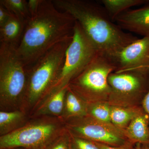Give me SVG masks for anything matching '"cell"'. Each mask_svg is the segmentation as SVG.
I'll use <instances>...</instances> for the list:
<instances>
[{"label": "cell", "instance_id": "cell-1", "mask_svg": "<svg viewBox=\"0 0 149 149\" xmlns=\"http://www.w3.org/2000/svg\"><path fill=\"white\" fill-rule=\"evenodd\" d=\"M76 20L56 7L52 0H42L37 13L25 24L17 52L27 68L60 42L74 34Z\"/></svg>", "mask_w": 149, "mask_h": 149}, {"label": "cell", "instance_id": "cell-2", "mask_svg": "<svg viewBox=\"0 0 149 149\" xmlns=\"http://www.w3.org/2000/svg\"><path fill=\"white\" fill-rule=\"evenodd\" d=\"M57 8L72 15L98 52L114 60L118 54L138 39L125 32L110 17L104 7L88 0H52Z\"/></svg>", "mask_w": 149, "mask_h": 149}, {"label": "cell", "instance_id": "cell-3", "mask_svg": "<svg viewBox=\"0 0 149 149\" xmlns=\"http://www.w3.org/2000/svg\"><path fill=\"white\" fill-rule=\"evenodd\" d=\"M73 37L60 42L27 68V88L21 110L29 116L42 102L61 71Z\"/></svg>", "mask_w": 149, "mask_h": 149}, {"label": "cell", "instance_id": "cell-4", "mask_svg": "<svg viewBox=\"0 0 149 149\" xmlns=\"http://www.w3.org/2000/svg\"><path fill=\"white\" fill-rule=\"evenodd\" d=\"M16 46L0 43V109L21 110L27 88V67Z\"/></svg>", "mask_w": 149, "mask_h": 149}, {"label": "cell", "instance_id": "cell-5", "mask_svg": "<svg viewBox=\"0 0 149 149\" xmlns=\"http://www.w3.org/2000/svg\"><path fill=\"white\" fill-rule=\"evenodd\" d=\"M116 70L112 58L98 52L87 66L70 82L68 87L88 103L108 102L111 91L109 76Z\"/></svg>", "mask_w": 149, "mask_h": 149}, {"label": "cell", "instance_id": "cell-6", "mask_svg": "<svg viewBox=\"0 0 149 149\" xmlns=\"http://www.w3.org/2000/svg\"><path fill=\"white\" fill-rule=\"evenodd\" d=\"M66 129L64 121L58 118H30L21 128L0 136V149H45Z\"/></svg>", "mask_w": 149, "mask_h": 149}, {"label": "cell", "instance_id": "cell-7", "mask_svg": "<svg viewBox=\"0 0 149 149\" xmlns=\"http://www.w3.org/2000/svg\"><path fill=\"white\" fill-rule=\"evenodd\" d=\"M98 52L76 21L73 39L67 50L63 67L40 104L55 93L68 87L70 82L87 66Z\"/></svg>", "mask_w": 149, "mask_h": 149}, {"label": "cell", "instance_id": "cell-8", "mask_svg": "<svg viewBox=\"0 0 149 149\" xmlns=\"http://www.w3.org/2000/svg\"><path fill=\"white\" fill-rule=\"evenodd\" d=\"M109 103L111 106H137L142 101L149 88V71L133 70L110 74Z\"/></svg>", "mask_w": 149, "mask_h": 149}, {"label": "cell", "instance_id": "cell-9", "mask_svg": "<svg viewBox=\"0 0 149 149\" xmlns=\"http://www.w3.org/2000/svg\"><path fill=\"white\" fill-rule=\"evenodd\" d=\"M65 123L73 136L113 146H129L124 130L112 123L100 122L87 116L71 118Z\"/></svg>", "mask_w": 149, "mask_h": 149}, {"label": "cell", "instance_id": "cell-10", "mask_svg": "<svg viewBox=\"0 0 149 149\" xmlns=\"http://www.w3.org/2000/svg\"><path fill=\"white\" fill-rule=\"evenodd\" d=\"M115 72L133 70L149 71V37H143L126 46L114 59Z\"/></svg>", "mask_w": 149, "mask_h": 149}, {"label": "cell", "instance_id": "cell-11", "mask_svg": "<svg viewBox=\"0 0 149 149\" xmlns=\"http://www.w3.org/2000/svg\"><path fill=\"white\" fill-rule=\"evenodd\" d=\"M114 21L124 31L149 37V2L141 8L124 12Z\"/></svg>", "mask_w": 149, "mask_h": 149}, {"label": "cell", "instance_id": "cell-12", "mask_svg": "<svg viewBox=\"0 0 149 149\" xmlns=\"http://www.w3.org/2000/svg\"><path fill=\"white\" fill-rule=\"evenodd\" d=\"M68 86L46 99L29 116L30 118L51 116L61 119Z\"/></svg>", "mask_w": 149, "mask_h": 149}, {"label": "cell", "instance_id": "cell-13", "mask_svg": "<svg viewBox=\"0 0 149 149\" xmlns=\"http://www.w3.org/2000/svg\"><path fill=\"white\" fill-rule=\"evenodd\" d=\"M124 134L130 143L149 144V117L146 112L132 120Z\"/></svg>", "mask_w": 149, "mask_h": 149}, {"label": "cell", "instance_id": "cell-14", "mask_svg": "<svg viewBox=\"0 0 149 149\" xmlns=\"http://www.w3.org/2000/svg\"><path fill=\"white\" fill-rule=\"evenodd\" d=\"M87 107L88 103L68 87L63 112L61 118L65 122L71 118L87 116Z\"/></svg>", "mask_w": 149, "mask_h": 149}, {"label": "cell", "instance_id": "cell-15", "mask_svg": "<svg viewBox=\"0 0 149 149\" xmlns=\"http://www.w3.org/2000/svg\"><path fill=\"white\" fill-rule=\"evenodd\" d=\"M26 22L13 15L0 27V43L18 47L20 43Z\"/></svg>", "mask_w": 149, "mask_h": 149}, {"label": "cell", "instance_id": "cell-16", "mask_svg": "<svg viewBox=\"0 0 149 149\" xmlns=\"http://www.w3.org/2000/svg\"><path fill=\"white\" fill-rule=\"evenodd\" d=\"M30 119L23 111H0V136H4L24 126Z\"/></svg>", "mask_w": 149, "mask_h": 149}, {"label": "cell", "instance_id": "cell-17", "mask_svg": "<svg viewBox=\"0 0 149 149\" xmlns=\"http://www.w3.org/2000/svg\"><path fill=\"white\" fill-rule=\"evenodd\" d=\"M144 111L143 107L138 105L129 107L111 106V123L117 128L124 130L132 120Z\"/></svg>", "mask_w": 149, "mask_h": 149}, {"label": "cell", "instance_id": "cell-18", "mask_svg": "<svg viewBox=\"0 0 149 149\" xmlns=\"http://www.w3.org/2000/svg\"><path fill=\"white\" fill-rule=\"evenodd\" d=\"M149 0H102V4L113 21L115 18L133 7L144 5Z\"/></svg>", "mask_w": 149, "mask_h": 149}, {"label": "cell", "instance_id": "cell-19", "mask_svg": "<svg viewBox=\"0 0 149 149\" xmlns=\"http://www.w3.org/2000/svg\"><path fill=\"white\" fill-rule=\"evenodd\" d=\"M111 109V106L107 101L88 103L87 116L100 122L112 123Z\"/></svg>", "mask_w": 149, "mask_h": 149}, {"label": "cell", "instance_id": "cell-20", "mask_svg": "<svg viewBox=\"0 0 149 149\" xmlns=\"http://www.w3.org/2000/svg\"><path fill=\"white\" fill-rule=\"evenodd\" d=\"M0 4L17 18L26 22L31 17L27 1L25 0H1Z\"/></svg>", "mask_w": 149, "mask_h": 149}, {"label": "cell", "instance_id": "cell-21", "mask_svg": "<svg viewBox=\"0 0 149 149\" xmlns=\"http://www.w3.org/2000/svg\"><path fill=\"white\" fill-rule=\"evenodd\" d=\"M70 133L66 129L45 149H70Z\"/></svg>", "mask_w": 149, "mask_h": 149}, {"label": "cell", "instance_id": "cell-22", "mask_svg": "<svg viewBox=\"0 0 149 149\" xmlns=\"http://www.w3.org/2000/svg\"><path fill=\"white\" fill-rule=\"evenodd\" d=\"M70 135V149H100L95 142Z\"/></svg>", "mask_w": 149, "mask_h": 149}, {"label": "cell", "instance_id": "cell-23", "mask_svg": "<svg viewBox=\"0 0 149 149\" xmlns=\"http://www.w3.org/2000/svg\"><path fill=\"white\" fill-rule=\"evenodd\" d=\"M14 15L0 4V27L3 26Z\"/></svg>", "mask_w": 149, "mask_h": 149}, {"label": "cell", "instance_id": "cell-24", "mask_svg": "<svg viewBox=\"0 0 149 149\" xmlns=\"http://www.w3.org/2000/svg\"><path fill=\"white\" fill-rule=\"evenodd\" d=\"M42 0H29L27 1L28 9L31 17L37 13Z\"/></svg>", "mask_w": 149, "mask_h": 149}, {"label": "cell", "instance_id": "cell-25", "mask_svg": "<svg viewBox=\"0 0 149 149\" xmlns=\"http://www.w3.org/2000/svg\"><path fill=\"white\" fill-rule=\"evenodd\" d=\"M142 107L149 117V88L148 93L142 101Z\"/></svg>", "mask_w": 149, "mask_h": 149}, {"label": "cell", "instance_id": "cell-26", "mask_svg": "<svg viewBox=\"0 0 149 149\" xmlns=\"http://www.w3.org/2000/svg\"><path fill=\"white\" fill-rule=\"evenodd\" d=\"M96 143L100 149H128L129 148V146H109V145L100 143Z\"/></svg>", "mask_w": 149, "mask_h": 149}, {"label": "cell", "instance_id": "cell-27", "mask_svg": "<svg viewBox=\"0 0 149 149\" xmlns=\"http://www.w3.org/2000/svg\"><path fill=\"white\" fill-rule=\"evenodd\" d=\"M140 149H149V144H140Z\"/></svg>", "mask_w": 149, "mask_h": 149}, {"label": "cell", "instance_id": "cell-28", "mask_svg": "<svg viewBox=\"0 0 149 149\" xmlns=\"http://www.w3.org/2000/svg\"><path fill=\"white\" fill-rule=\"evenodd\" d=\"M136 149H140V144L138 143L136 145Z\"/></svg>", "mask_w": 149, "mask_h": 149}, {"label": "cell", "instance_id": "cell-29", "mask_svg": "<svg viewBox=\"0 0 149 149\" xmlns=\"http://www.w3.org/2000/svg\"><path fill=\"white\" fill-rule=\"evenodd\" d=\"M23 149V148H14V149Z\"/></svg>", "mask_w": 149, "mask_h": 149}, {"label": "cell", "instance_id": "cell-30", "mask_svg": "<svg viewBox=\"0 0 149 149\" xmlns=\"http://www.w3.org/2000/svg\"><path fill=\"white\" fill-rule=\"evenodd\" d=\"M148 69H149V67H148Z\"/></svg>", "mask_w": 149, "mask_h": 149}]
</instances>
